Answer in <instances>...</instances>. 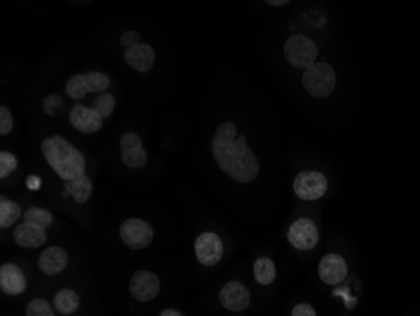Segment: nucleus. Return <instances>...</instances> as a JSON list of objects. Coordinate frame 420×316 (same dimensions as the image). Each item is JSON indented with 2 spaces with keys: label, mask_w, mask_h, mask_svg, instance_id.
Segmentation results:
<instances>
[{
  "label": "nucleus",
  "mask_w": 420,
  "mask_h": 316,
  "mask_svg": "<svg viewBox=\"0 0 420 316\" xmlns=\"http://www.w3.org/2000/svg\"><path fill=\"white\" fill-rule=\"evenodd\" d=\"M27 315L28 316H53L52 308L47 301L43 299H35L30 301L27 306Z\"/></svg>",
  "instance_id": "26"
},
{
  "label": "nucleus",
  "mask_w": 420,
  "mask_h": 316,
  "mask_svg": "<svg viewBox=\"0 0 420 316\" xmlns=\"http://www.w3.org/2000/svg\"><path fill=\"white\" fill-rule=\"evenodd\" d=\"M13 129V117L11 111L1 106L0 107V134H9Z\"/></svg>",
  "instance_id": "30"
},
{
  "label": "nucleus",
  "mask_w": 420,
  "mask_h": 316,
  "mask_svg": "<svg viewBox=\"0 0 420 316\" xmlns=\"http://www.w3.org/2000/svg\"><path fill=\"white\" fill-rule=\"evenodd\" d=\"M292 316H316V311L312 306L307 304H299L293 308Z\"/></svg>",
  "instance_id": "33"
},
{
  "label": "nucleus",
  "mask_w": 420,
  "mask_h": 316,
  "mask_svg": "<svg viewBox=\"0 0 420 316\" xmlns=\"http://www.w3.org/2000/svg\"><path fill=\"white\" fill-rule=\"evenodd\" d=\"M327 179L319 171H302L299 173L295 182L293 189L298 198L304 200H316L321 198L326 193Z\"/></svg>",
  "instance_id": "6"
},
{
  "label": "nucleus",
  "mask_w": 420,
  "mask_h": 316,
  "mask_svg": "<svg viewBox=\"0 0 420 316\" xmlns=\"http://www.w3.org/2000/svg\"><path fill=\"white\" fill-rule=\"evenodd\" d=\"M160 316H180L181 314L179 311L176 310H171V309H168V310H163L159 314Z\"/></svg>",
  "instance_id": "36"
},
{
  "label": "nucleus",
  "mask_w": 420,
  "mask_h": 316,
  "mask_svg": "<svg viewBox=\"0 0 420 316\" xmlns=\"http://www.w3.org/2000/svg\"><path fill=\"white\" fill-rule=\"evenodd\" d=\"M221 303L228 310H245L251 303V295L243 284L238 281L229 282L221 291Z\"/></svg>",
  "instance_id": "12"
},
{
  "label": "nucleus",
  "mask_w": 420,
  "mask_h": 316,
  "mask_svg": "<svg viewBox=\"0 0 420 316\" xmlns=\"http://www.w3.org/2000/svg\"><path fill=\"white\" fill-rule=\"evenodd\" d=\"M142 147V142H141V138L136 133H125L121 136V140H120V149L121 152L125 150H129L132 147Z\"/></svg>",
  "instance_id": "29"
},
{
  "label": "nucleus",
  "mask_w": 420,
  "mask_h": 316,
  "mask_svg": "<svg viewBox=\"0 0 420 316\" xmlns=\"http://www.w3.org/2000/svg\"><path fill=\"white\" fill-rule=\"evenodd\" d=\"M333 296H341L344 298L345 306L346 309H354L357 303V298H352L350 295V288L347 286H340L338 288H335V291L333 293Z\"/></svg>",
  "instance_id": "31"
},
{
  "label": "nucleus",
  "mask_w": 420,
  "mask_h": 316,
  "mask_svg": "<svg viewBox=\"0 0 420 316\" xmlns=\"http://www.w3.org/2000/svg\"><path fill=\"white\" fill-rule=\"evenodd\" d=\"M20 217V207L12 200H4L1 198L0 203V227L8 229L17 222Z\"/></svg>",
  "instance_id": "20"
},
{
  "label": "nucleus",
  "mask_w": 420,
  "mask_h": 316,
  "mask_svg": "<svg viewBox=\"0 0 420 316\" xmlns=\"http://www.w3.org/2000/svg\"><path fill=\"white\" fill-rule=\"evenodd\" d=\"M317 53L315 43L306 35H292L285 43L287 61L296 68L306 70L309 66L314 65Z\"/></svg>",
  "instance_id": "4"
},
{
  "label": "nucleus",
  "mask_w": 420,
  "mask_h": 316,
  "mask_svg": "<svg viewBox=\"0 0 420 316\" xmlns=\"http://www.w3.org/2000/svg\"><path fill=\"white\" fill-rule=\"evenodd\" d=\"M130 291L139 301H150L160 291L158 276L150 271H137L130 281Z\"/></svg>",
  "instance_id": "9"
},
{
  "label": "nucleus",
  "mask_w": 420,
  "mask_h": 316,
  "mask_svg": "<svg viewBox=\"0 0 420 316\" xmlns=\"http://www.w3.org/2000/svg\"><path fill=\"white\" fill-rule=\"evenodd\" d=\"M24 222L33 223L43 229H48L53 222V217L51 212L47 209H42L37 207H32L28 211L24 213Z\"/></svg>",
  "instance_id": "21"
},
{
  "label": "nucleus",
  "mask_w": 420,
  "mask_h": 316,
  "mask_svg": "<svg viewBox=\"0 0 420 316\" xmlns=\"http://www.w3.org/2000/svg\"><path fill=\"white\" fill-rule=\"evenodd\" d=\"M269 6H286L287 3H290L291 0H266Z\"/></svg>",
  "instance_id": "35"
},
{
  "label": "nucleus",
  "mask_w": 420,
  "mask_h": 316,
  "mask_svg": "<svg viewBox=\"0 0 420 316\" xmlns=\"http://www.w3.org/2000/svg\"><path fill=\"white\" fill-rule=\"evenodd\" d=\"M42 152L49 166L63 181H72L85 173L86 162L83 155L59 135L43 141Z\"/></svg>",
  "instance_id": "2"
},
{
  "label": "nucleus",
  "mask_w": 420,
  "mask_h": 316,
  "mask_svg": "<svg viewBox=\"0 0 420 316\" xmlns=\"http://www.w3.org/2000/svg\"><path fill=\"white\" fill-rule=\"evenodd\" d=\"M195 255L199 262L204 266H214L223 256V243L216 233L205 232L195 241Z\"/></svg>",
  "instance_id": "8"
},
{
  "label": "nucleus",
  "mask_w": 420,
  "mask_h": 316,
  "mask_svg": "<svg viewBox=\"0 0 420 316\" xmlns=\"http://www.w3.org/2000/svg\"><path fill=\"white\" fill-rule=\"evenodd\" d=\"M102 120L104 117L101 116L94 107L88 109L85 106L76 105L70 112V123L73 125L75 129L85 134H92L99 131L102 128Z\"/></svg>",
  "instance_id": "10"
},
{
  "label": "nucleus",
  "mask_w": 420,
  "mask_h": 316,
  "mask_svg": "<svg viewBox=\"0 0 420 316\" xmlns=\"http://www.w3.org/2000/svg\"><path fill=\"white\" fill-rule=\"evenodd\" d=\"M42 186V181L39 176H30L27 178V188L30 190H38Z\"/></svg>",
  "instance_id": "34"
},
{
  "label": "nucleus",
  "mask_w": 420,
  "mask_h": 316,
  "mask_svg": "<svg viewBox=\"0 0 420 316\" xmlns=\"http://www.w3.org/2000/svg\"><path fill=\"white\" fill-rule=\"evenodd\" d=\"M319 274L322 281L327 285H338L347 275V265L344 258L336 253H328L322 258L319 266Z\"/></svg>",
  "instance_id": "11"
},
{
  "label": "nucleus",
  "mask_w": 420,
  "mask_h": 316,
  "mask_svg": "<svg viewBox=\"0 0 420 316\" xmlns=\"http://www.w3.org/2000/svg\"><path fill=\"white\" fill-rule=\"evenodd\" d=\"M125 61L130 67L139 72H147L152 68L155 62V52L149 44L137 43L125 51Z\"/></svg>",
  "instance_id": "14"
},
{
  "label": "nucleus",
  "mask_w": 420,
  "mask_h": 316,
  "mask_svg": "<svg viewBox=\"0 0 420 316\" xmlns=\"http://www.w3.org/2000/svg\"><path fill=\"white\" fill-rule=\"evenodd\" d=\"M13 238L18 246L24 247V248H37L46 243L47 233H46V229L43 227H39L33 223L24 222L16 229L13 233Z\"/></svg>",
  "instance_id": "13"
},
{
  "label": "nucleus",
  "mask_w": 420,
  "mask_h": 316,
  "mask_svg": "<svg viewBox=\"0 0 420 316\" xmlns=\"http://www.w3.org/2000/svg\"><path fill=\"white\" fill-rule=\"evenodd\" d=\"M62 106H63V100L57 95H49L43 100V109L49 116L56 115L62 109Z\"/></svg>",
  "instance_id": "28"
},
{
  "label": "nucleus",
  "mask_w": 420,
  "mask_h": 316,
  "mask_svg": "<svg viewBox=\"0 0 420 316\" xmlns=\"http://www.w3.org/2000/svg\"><path fill=\"white\" fill-rule=\"evenodd\" d=\"M116 105V101L115 97L110 94H102L99 96V99L94 101V109L96 111L99 112L101 116L106 119V117L110 116L113 109Z\"/></svg>",
  "instance_id": "25"
},
{
  "label": "nucleus",
  "mask_w": 420,
  "mask_h": 316,
  "mask_svg": "<svg viewBox=\"0 0 420 316\" xmlns=\"http://www.w3.org/2000/svg\"><path fill=\"white\" fill-rule=\"evenodd\" d=\"M254 277L261 285L272 284L276 277V266L272 260L267 257L258 258L254 264Z\"/></svg>",
  "instance_id": "19"
},
{
  "label": "nucleus",
  "mask_w": 420,
  "mask_h": 316,
  "mask_svg": "<svg viewBox=\"0 0 420 316\" xmlns=\"http://www.w3.org/2000/svg\"><path fill=\"white\" fill-rule=\"evenodd\" d=\"M121 155L123 164L132 169L142 168L147 163V152L142 149V147H132L129 150H125Z\"/></svg>",
  "instance_id": "22"
},
{
  "label": "nucleus",
  "mask_w": 420,
  "mask_h": 316,
  "mask_svg": "<svg viewBox=\"0 0 420 316\" xmlns=\"http://www.w3.org/2000/svg\"><path fill=\"white\" fill-rule=\"evenodd\" d=\"M17 158L11 152H0V178L4 179L11 176L17 168Z\"/></svg>",
  "instance_id": "27"
},
{
  "label": "nucleus",
  "mask_w": 420,
  "mask_h": 316,
  "mask_svg": "<svg viewBox=\"0 0 420 316\" xmlns=\"http://www.w3.org/2000/svg\"><path fill=\"white\" fill-rule=\"evenodd\" d=\"M302 83L309 95L323 99L335 90L336 75L331 66L325 62H315L304 71Z\"/></svg>",
  "instance_id": "3"
},
{
  "label": "nucleus",
  "mask_w": 420,
  "mask_h": 316,
  "mask_svg": "<svg viewBox=\"0 0 420 316\" xmlns=\"http://www.w3.org/2000/svg\"><path fill=\"white\" fill-rule=\"evenodd\" d=\"M120 237L131 250H141L152 243L154 231L149 223L139 218H131L121 224Z\"/></svg>",
  "instance_id": "5"
},
{
  "label": "nucleus",
  "mask_w": 420,
  "mask_h": 316,
  "mask_svg": "<svg viewBox=\"0 0 420 316\" xmlns=\"http://www.w3.org/2000/svg\"><path fill=\"white\" fill-rule=\"evenodd\" d=\"M66 182H67L65 183L66 189L73 195L77 203L82 205L89 200L92 194V183L85 173L72 181H66Z\"/></svg>",
  "instance_id": "17"
},
{
  "label": "nucleus",
  "mask_w": 420,
  "mask_h": 316,
  "mask_svg": "<svg viewBox=\"0 0 420 316\" xmlns=\"http://www.w3.org/2000/svg\"><path fill=\"white\" fill-rule=\"evenodd\" d=\"M0 287L8 295H20L27 287L23 271L16 265H3L0 269Z\"/></svg>",
  "instance_id": "15"
},
{
  "label": "nucleus",
  "mask_w": 420,
  "mask_h": 316,
  "mask_svg": "<svg viewBox=\"0 0 420 316\" xmlns=\"http://www.w3.org/2000/svg\"><path fill=\"white\" fill-rule=\"evenodd\" d=\"M66 91L75 100L83 99L85 95L89 92L85 75H76V76L70 77L66 83Z\"/></svg>",
  "instance_id": "23"
},
{
  "label": "nucleus",
  "mask_w": 420,
  "mask_h": 316,
  "mask_svg": "<svg viewBox=\"0 0 420 316\" xmlns=\"http://www.w3.org/2000/svg\"><path fill=\"white\" fill-rule=\"evenodd\" d=\"M287 237L295 248L299 251H309L319 242V231L311 219L299 218L290 227Z\"/></svg>",
  "instance_id": "7"
},
{
  "label": "nucleus",
  "mask_w": 420,
  "mask_h": 316,
  "mask_svg": "<svg viewBox=\"0 0 420 316\" xmlns=\"http://www.w3.org/2000/svg\"><path fill=\"white\" fill-rule=\"evenodd\" d=\"M89 92H102L110 86V78L101 72H89L85 75Z\"/></svg>",
  "instance_id": "24"
},
{
  "label": "nucleus",
  "mask_w": 420,
  "mask_h": 316,
  "mask_svg": "<svg viewBox=\"0 0 420 316\" xmlns=\"http://www.w3.org/2000/svg\"><path fill=\"white\" fill-rule=\"evenodd\" d=\"M139 41H140V35L136 33L134 30H128V32H125V33L121 35V38H120L121 44L126 48L131 47V46H134V44H137Z\"/></svg>",
  "instance_id": "32"
},
{
  "label": "nucleus",
  "mask_w": 420,
  "mask_h": 316,
  "mask_svg": "<svg viewBox=\"0 0 420 316\" xmlns=\"http://www.w3.org/2000/svg\"><path fill=\"white\" fill-rule=\"evenodd\" d=\"M68 262V256L63 248L61 247H48L47 250L42 252L38 266L46 275H56L65 269Z\"/></svg>",
  "instance_id": "16"
},
{
  "label": "nucleus",
  "mask_w": 420,
  "mask_h": 316,
  "mask_svg": "<svg viewBox=\"0 0 420 316\" xmlns=\"http://www.w3.org/2000/svg\"><path fill=\"white\" fill-rule=\"evenodd\" d=\"M54 306L62 315H70L80 306V296L70 288H63L54 296Z\"/></svg>",
  "instance_id": "18"
},
{
  "label": "nucleus",
  "mask_w": 420,
  "mask_h": 316,
  "mask_svg": "<svg viewBox=\"0 0 420 316\" xmlns=\"http://www.w3.org/2000/svg\"><path fill=\"white\" fill-rule=\"evenodd\" d=\"M233 123H224L218 128L211 141L213 155L219 168L235 182L249 183L257 178L259 163L245 142V136L237 138Z\"/></svg>",
  "instance_id": "1"
}]
</instances>
